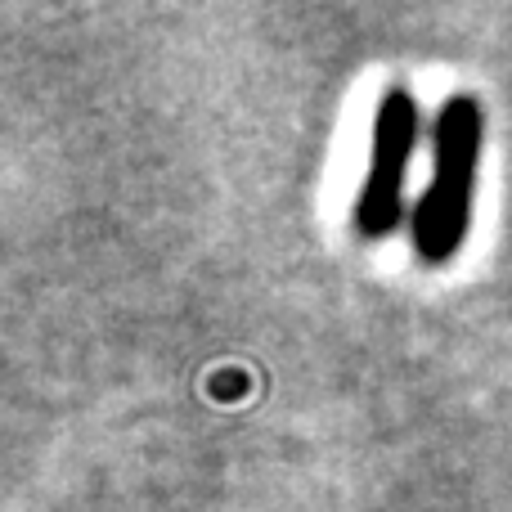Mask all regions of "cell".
Listing matches in <instances>:
<instances>
[{
    "instance_id": "7a4b0ae2",
    "label": "cell",
    "mask_w": 512,
    "mask_h": 512,
    "mask_svg": "<svg viewBox=\"0 0 512 512\" xmlns=\"http://www.w3.org/2000/svg\"><path fill=\"white\" fill-rule=\"evenodd\" d=\"M414 135H418V104L409 90H387L378 104V122H373V158L369 180H364L360 198H355V234L360 239H387L405 216V176L409 158H414Z\"/></svg>"
},
{
    "instance_id": "6da1fadb",
    "label": "cell",
    "mask_w": 512,
    "mask_h": 512,
    "mask_svg": "<svg viewBox=\"0 0 512 512\" xmlns=\"http://www.w3.org/2000/svg\"><path fill=\"white\" fill-rule=\"evenodd\" d=\"M481 117L477 95H450L436 117V162L432 185L423 189L414 207V248L427 265H441L459 252L472 225V203H477V167H481Z\"/></svg>"
}]
</instances>
